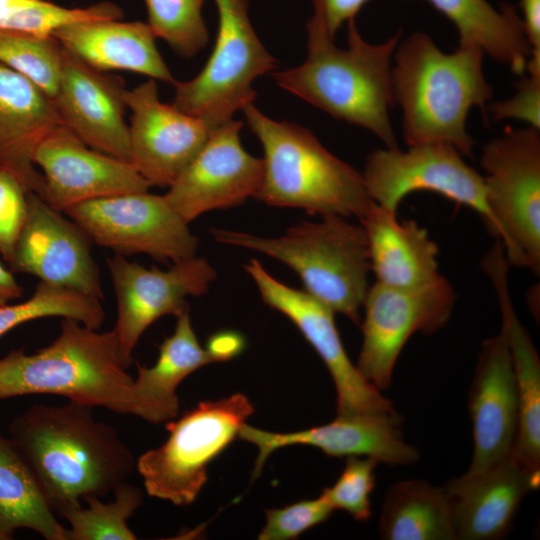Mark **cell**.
I'll return each mask as SVG.
<instances>
[{
    "instance_id": "obj_1",
    "label": "cell",
    "mask_w": 540,
    "mask_h": 540,
    "mask_svg": "<svg viewBox=\"0 0 540 540\" xmlns=\"http://www.w3.org/2000/svg\"><path fill=\"white\" fill-rule=\"evenodd\" d=\"M93 408L69 401L34 404L9 424V438L31 469L53 512L102 498L133 472V453Z\"/></svg>"
},
{
    "instance_id": "obj_2",
    "label": "cell",
    "mask_w": 540,
    "mask_h": 540,
    "mask_svg": "<svg viewBox=\"0 0 540 540\" xmlns=\"http://www.w3.org/2000/svg\"><path fill=\"white\" fill-rule=\"evenodd\" d=\"M348 47L338 48L319 18L307 23V57L292 69L274 72L276 83L332 117L361 126L386 148L397 147L389 117L394 106L392 57L401 31L380 44L363 39L347 22Z\"/></svg>"
},
{
    "instance_id": "obj_3",
    "label": "cell",
    "mask_w": 540,
    "mask_h": 540,
    "mask_svg": "<svg viewBox=\"0 0 540 540\" xmlns=\"http://www.w3.org/2000/svg\"><path fill=\"white\" fill-rule=\"evenodd\" d=\"M394 53L393 97L402 109L406 144L448 143L462 156H472L468 113L477 106L485 117L493 95L483 73V51L459 45L446 53L426 33L416 32Z\"/></svg>"
},
{
    "instance_id": "obj_4",
    "label": "cell",
    "mask_w": 540,
    "mask_h": 540,
    "mask_svg": "<svg viewBox=\"0 0 540 540\" xmlns=\"http://www.w3.org/2000/svg\"><path fill=\"white\" fill-rule=\"evenodd\" d=\"M60 333L33 354L10 351L0 358V400L52 394L92 408L133 415V383L115 331L99 332L61 318Z\"/></svg>"
},
{
    "instance_id": "obj_5",
    "label": "cell",
    "mask_w": 540,
    "mask_h": 540,
    "mask_svg": "<svg viewBox=\"0 0 540 540\" xmlns=\"http://www.w3.org/2000/svg\"><path fill=\"white\" fill-rule=\"evenodd\" d=\"M242 112L264 153L256 199L320 216L364 217L374 202L362 173L329 152L305 127L271 119L253 103Z\"/></svg>"
},
{
    "instance_id": "obj_6",
    "label": "cell",
    "mask_w": 540,
    "mask_h": 540,
    "mask_svg": "<svg viewBox=\"0 0 540 540\" xmlns=\"http://www.w3.org/2000/svg\"><path fill=\"white\" fill-rule=\"evenodd\" d=\"M302 222L278 237L212 229L223 244L247 248L275 258L293 269L308 294L355 323L369 290L368 238L362 224L337 215Z\"/></svg>"
},
{
    "instance_id": "obj_7",
    "label": "cell",
    "mask_w": 540,
    "mask_h": 540,
    "mask_svg": "<svg viewBox=\"0 0 540 540\" xmlns=\"http://www.w3.org/2000/svg\"><path fill=\"white\" fill-rule=\"evenodd\" d=\"M253 412L247 396L235 393L202 401L178 420L167 422V440L136 461L147 494L177 506L192 504L207 481L208 465Z\"/></svg>"
},
{
    "instance_id": "obj_8",
    "label": "cell",
    "mask_w": 540,
    "mask_h": 540,
    "mask_svg": "<svg viewBox=\"0 0 540 540\" xmlns=\"http://www.w3.org/2000/svg\"><path fill=\"white\" fill-rule=\"evenodd\" d=\"M540 130L507 126L483 147L487 203L509 265L540 272Z\"/></svg>"
},
{
    "instance_id": "obj_9",
    "label": "cell",
    "mask_w": 540,
    "mask_h": 540,
    "mask_svg": "<svg viewBox=\"0 0 540 540\" xmlns=\"http://www.w3.org/2000/svg\"><path fill=\"white\" fill-rule=\"evenodd\" d=\"M218 33L202 71L186 82H175L172 105L215 128L253 103L254 81L276 68L277 60L256 35L248 15V0H215Z\"/></svg>"
},
{
    "instance_id": "obj_10",
    "label": "cell",
    "mask_w": 540,
    "mask_h": 540,
    "mask_svg": "<svg viewBox=\"0 0 540 540\" xmlns=\"http://www.w3.org/2000/svg\"><path fill=\"white\" fill-rule=\"evenodd\" d=\"M362 176L370 198L380 207L397 212L410 193L435 192L474 210L497 237L483 176L451 144H420L409 146L406 152L376 149L368 155Z\"/></svg>"
},
{
    "instance_id": "obj_11",
    "label": "cell",
    "mask_w": 540,
    "mask_h": 540,
    "mask_svg": "<svg viewBox=\"0 0 540 540\" xmlns=\"http://www.w3.org/2000/svg\"><path fill=\"white\" fill-rule=\"evenodd\" d=\"M456 301L453 286L441 274L413 288H394L376 282L365 297L363 342L357 369L375 388L389 387L396 361L416 332L427 335L449 320Z\"/></svg>"
},
{
    "instance_id": "obj_12",
    "label": "cell",
    "mask_w": 540,
    "mask_h": 540,
    "mask_svg": "<svg viewBox=\"0 0 540 540\" xmlns=\"http://www.w3.org/2000/svg\"><path fill=\"white\" fill-rule=\"evenodd\" d=\"M63 212L92 242L118 254L143 253L173 262L196 255L198 238L164 195L119 194L82 202Z\"/></svg>"
},
{
    "instance_id": "obj_13",
    "label": "cell",
    "mask_w": 540,
    "mask_h": 540,
    "mask_svg": "<svg viewBox=\"0 0 540 540\" xmlns=\"http://www.w3.org/2000/svg\"><path fill=\"white\" fill-rule=\"evenodd\" d=\"M117 300L116 333L126 368L145 330L165 315L189 310L186 298L204 295L216 278L211 264L196 255L166 270L146 268L115 253L107 260Z\"/></svg>"
},
{
    "instance_id": "obj_14",
    "label": "cell",
    "mask_w": 540,
    "mask_h": 540,
    "mask_svg": "<svg viewBox=\"0 0 540 540\" xmlns=\"http://www.w3.org/2000/svg\"><path fill=\"white\" fill-rule=\"evenodd\" d=\"M245 269L264 303L290 319L326 365L336 389L337 415L396 412L350 361L330 308L306 291L276 280L255 258Z\"/></svg>"
},
{
    "instance_id": "obj_15",
    "label": "cell",
    "mask_w": 540,
    "mask_h": 540,
    "mask_svg": "<svg viewBox=\"0 0 540 540\" xmlns=\"http://www.w3.org/2000/svg\"><path fill=\"white\" fill-rule=\"evenodd\" d=\"M242 125L231 119L215 127L164 195L188 224L205 212L238 206L256 196L263 177V160L243 148Z\"/></svg>"
},
{
    "instance_id": "obj_16",
    "label": "cell",
    "mask_w": 540,
    "mask_h": 540,
    "mask_svg": "<svg viewBox=\"0 0 540 540\" xmlns=\"http://www.w3.org/2000/svg\"><path fill=\"white\" fill-rule=\"evenodd\" d=\"M132 112L130 163L151 186L169 187L208 141L213 128L159 99L155 79L124 94Z\"/></svg>"
},
{
    "instance_id": "obj_17",
    "label": "cell",
    "mask_w": 540,
    "mask_h": 540,
    "mask_svg": "<svg viewBox=\"0 0 540 540\" xmlns=\"http://www.w3.org/2000/svg\"><path fill=\"white\" fill-rule=\"evenodd\" d=\"M27 204V217L8 263L10 270L102 300L89 236L38 194L27 192Z\"/></svg>"
},
{
    "instance_id": "obj_18",
    "label": "cell",
    "mask_w": 540,
    "mask_h": 540,
    "mask_svg": "<svg viewBox=\"0 0 540 540\" xmlns=\"http://www.w3.org/2000/svg\"><path fill=\"white\" fill-rule=\"evenodd\" d=\"M33 163L43 171L40 197L62 212L82 202L151 187L130 162L91 149L63 124L40 142Z\"/></svg>"
},
{
    "instance_id": "obj_19",
    "label": "cell",
    "mask_w": 540,
    "mask_h": 540,
    "mask_svg": "<svg viewBox=\"0 0 540 540\" xmlns=\"http://www.w3.org/2000/svg\"><path fill=\"white\" fill-rule=\"evenodd\" d=\"M125 91L121 78L102 73L62 47L52 98L62 124L89 147L130 162Z\"/></svg>"
},
{
    "instance_id": "obj_20",
    "label": "cell",
    "mask_w": 540,
    "mask_h": 540,
    "mask_svg": "<svg viewBox=\"0 0 540 540\" xmlns=\"http://www.w3.org/2000/svg\"><path fill=\"white\" fill-rule=\"evenodd\" d=\"M400 425L397 412L362 413L337 415L328 424L291 433L268 432L244 423L237 436L259 450L253 470L256 478L275 450L298 444L316 447L332 457H370L392 466L414 463L418 450L404 440Z\"/></svg>"
},
{
    "instance_id": "obj_21",
    "label": "cell",
    "mask_w": 540,
    "mask_h": 540,
    "mask_svg": "<svg viewBox=\"0 0 540 540\" xmlns=\"http://www.w3.org/2000/svg\"><path fill=\"white\" fill-rule=\"evenodd\" d=\"M473 457L466 477L478 475L513 454L518 429V400L506 335L481 346L469 393Z\"/></svg>"
},
{
    "instance_id": "obj_22",
    "label": "cell",
    "mask_w": 540,
    "mask_h": 540,
    "mask_svg": "<svg viewBox=\"0 0 540 540\" xmlns=\"http://www.w3.org/2000/svg\"><path fill=\"white\" fill-rule=\"evenodd\" d=\"M540 473L513 454L486 471L451 480L444 488L457 540H497L510 530L525 495L539 487Z\"/></svg>"
},
{
    "instance_id": "obj_23",
    "label": "cell",
    "mask_w": 540,
    "mask_h": 540,
    "mask_svg": "<svg viewBox=\"0 0 540 540\" xmlns=\"http://www.w3.org/2000/svg\"><path fill=\"white\" fill-rule=\"evenodd\" d=\"M60 125L52 99L28 78L0 63V171L14 176L26 192L41 195L44 177L35 168L33 154Z\"/></svg>"
},
{
    "instance_id": "obj_24",
    "label": "cell",
    "mask_w": 540,
    "mask_h": 540,
    "mask_svg": "<svg viewBox=\"0 0 540 540\" xmlns=\"http://www.w3.org/2000/svg\"><path fill=\"white\" fill-rule=\"evenodd\" d=\"M508 266L499 246H493L482 261L495 289L515 376L518 429L513 455L530 471L540 473V360L511 302Z\"/></svg>"
},
{
    "instance_id": "obj_25",
    "label": "cell",
    "mask_w": 540,
    "mask_h": 540,
    "mask_svg": "<svg viewBox=\"0 0 540 540\" xmlns=\"http://www.w3.org/2000/svg\"><path fill=\"white\" fill-rule=\"evenodd\" d=\"M53 37L64 49L99 70H124L175 84L148 23L118 20L63 26Z\"/></svg>"
},
{
    "instance_id": "obj_26",
    "label": "cell",
    "mask_w": 540,
    "mask_h": 540,
    "mask_svg": "<svg viewBox=\"0 0 540 540\" xmlns=\"http://www.w3.org/2000/svg\"><path fill=\"white\" fill-rule=\"evenodd\" d=\"M360 220L368 238L376 282L394 288H413L440 275L438 245L417 222L399 220L397 212L375 203Z\"/></svg>"
},
{
    "instance_id": "obj_27",
    "label": "cell",
    "mask_w": 540,
    "mask_h": 540,
    "mask_svg": "<svg viewBox=\"0 0 540 540\" xmlns=\"http://www.w3.org/2000/svg\"><path fill=\"white\" fill-rule=\"evenodd\" d=\"M173 334L159 346L152 367H137L133 383V415L152 424L167 423L179 411V384L195 370L215 362L194 332L190 311L177 317Z\"/></svg>"
},
{
    "instance_id": "obj_28",
    "label": "cell",
    "mask_w": 540,
    "mask_h": 540,
    "mask_svg": "<svg viewBox=\"0 0 540 540\" xmlns=\"http://www.w3.org/2000/svg\"><path fill=\"white\" fill-rule=\"evenodd\" d=\"M456 27L459 45L477 47L493 60L523 76L531 56L521 18L515 7L487 0H425Z\"/></svg>"
},
{
    "instance_id": "obj_29",
    "label": "cell",
    "mask_w": 540,
    "mask_h": 540,
    "mask_svg": "<svg viewBox=\"0 0 540 540\" xmlns=\"http://www.w3.org/2000/svg\"><path fill=\"white\" fill-rule=\"evenodd\" d=\"M379 535L384 540H455L450 499L423 480L393 484L385 494Z\"/></svg>"
},
{
    "instance_id": "obj_30",
    "label": "cell",
    "mask_w": 540,
    "mask_h": 540,
    "mask_svg": "<svg viewBox=\"0 0 540 540\" xmlns=\"http://www.w3.org/2000/svg\"><path fill=\"white\" fill-rule=\"evenodd\" d=\"M26 528L47 540H67L31 469L10 438L0 432V540Z\"/></svg>"
},
{
    "instance_id": "obj_31",
    "label": "cell",
    "mask_w": 540,
    "mask_h": 540,
    "mask_svg": "<svg viewBox=\"0 0 540 540\" xmlns=\"http://www.w3.org/2000/svg\"><path fill=\"white\" fill-rule=\"evenodd\" d=\"M114 498L104 503L99 497L87 496L86 507L75 504L64 508L60 515L70 525L67 540H135L127 525L129 517L143 502L142 491L126 481L114 491Z\"/></svg>"
},
{
    "instance_id": "obj_32",
    "label": "cell",
    "mask_w": 540,
    "mask_h": 540,
    "mask_svg": "<svg viewBox=\"0 0 540 540\" xmlns=\"http://www.w3.org/2000/svg\"><path fill=\"white\" fill-rule=\"evenodd\" d=\"M54 316L72 318L98 330L105 311L98 298L40 281L26 301L0 306V338L25 322Z\"/></svg>"
},
{
    "instance_id": "obj_33",
    "label": "cell",
    "mask_w": 540,
    "mask_h": 540,
    "mask_svg": "<svg viewBox=\"0 0 540 540\" xmlns=\"http://www.w3.org/2000/svg\"><path fill=\"white\" fill-rule=\"evenodd\" d=\"M61 50L53 37L0 29V63L28 78L51 99L58 87Z\"/></svg>"
},
{
    "instance_id": "obj_34",
    "label": "cell",
    "mask_w": 540,
    "mask_h": 540,
    "mask_svg": "<svg viewBox=\"0 0 540 540\" xmlns=\"http://www.w3.org/2000/svg\"><path fill=\"white\" fill-rule=\"evenodd\" d=\"M205 0H145L148 25L178 54L191 58L209 41L201 10Z\"/></svg>"
},
{
    "instance_id": "obj_35",
    "label": "cell",
    "mask_w": 540,
    "mask_h": 540,
    "mask_svg": "<svg viewBox=\"0 0 540 540\" xmlns=\"http://www.w3.org/2000/svg\"><path fill=\"white\" fill-rule=\"evenodd\" d=\"M378 464L370 457H347L346 465L332 487L321 495L333 509L349 513L355 520L365 522L371 517L370 495L375 486V468Z\"/></svg>"
},
{
    "instance_id": "obj_36",
    "label": "cell",
    "mask_w": 540,
    "mask_h": 540,
    "mask_svg": "<svg viewBox=\"0 0 540 540\" xmlns=\"http://www.w3.org/2000/svg\"><path fill=\"white\" fill-rule=\"evenodd\" d=\"M333 510L323 495L283 508L266 510V524L259 533L258 539H295L308 529L327 520Z\"/></svg>"
},
{
    "instance_id": "obj_37",
    "label": "cell",
    "mask_w": 540,
    "mask_h": 540,
    "mask_svg": "<svg viewBox=\"0 0 540 540\" xmlns=\"http://www.w3.org/2000/svg\"><path fill=\"white\" fill-rule=\"evenodd\" d=\"M28 212L27 192L11 174L0 171V254L11 261Z\"/></svg>"
},
{
    "instance_id": "obj_38",
    "label": "cell",
    "mask_w": 540,
    "mask_h": 540,
    "mask_svg": "<svg viewBox=\"0 0 540 540\" xmlns=\"http://www.w3.org/2000/svg\"><path fill=\"white\" fill-rule=\"evenodd\" d=\"M527 76L516 83L517 93L488 107L494 120H521L540 130V60L529 59Z\"/></svg>"
},
{
    "instance_id": "obj_39",
    "label": "cell",
    "mask_w": 540,
    "mask_h": 540,
    "mask_svg": "<svg viewBox=\"0 0 540 540\" xmlns=\"http://www.w3.org/2000/svg\"><path fill=\"white\" fill-rule=\"evenodd\" d=\"M369 0H312L314 13L324 24L329 35L335 38L343 23L354 19Z\"/></svg>"
},
{
    "instance_id": "obj_40",
    "label": "cell",
    "mask_w": 540,
    "mask_h": 540,
    "mask_svg": "<svg viewBox=\"0 0 540 540\" xmlns=\"http://www.w3.org/2000/svg\"><path fill=\"white\" fill-rule=\"evenodd\" d=\"M245 348L244 337L236 331H220L211 335L206 349L215 362L237 357Z\"/></svg>"
},
{
    "instance_id": "obj_41",
    "label": "cell",
    "mask_w": 540,
    "mask_h": 540,
    "mask_svg": "<svg viewBox=\"0 0 540 540\" xmlns=\"http://www.w3.org/2000/svg\"><path fill=\"white\" fill-rule=\"evenodd\" d=\"M522 25L531 48V59L540 60V0H520Z\"/></svg>"
},
{
    "instance_id": "obj_42",
    "label": "cell",
    "mask_w": 540,
    "mask_h": 540,
    "mask_svg": "<svg viewBox=\"0 0 540 540\" xmlns=\"http://www.w3.org/2000/svg\"><path fill=\"white\" fill-rule=\"evenodd\" d=\"M23 288L15 280L13 272L0 262V306L21 298Z\"/></svg>"
}]
</instances>
